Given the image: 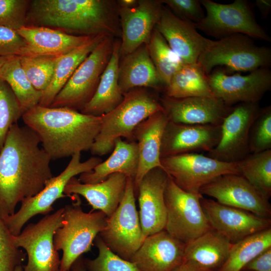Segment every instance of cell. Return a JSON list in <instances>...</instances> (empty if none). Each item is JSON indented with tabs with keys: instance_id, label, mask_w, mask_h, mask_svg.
Listing matches in <instances>:
<instances>
[{
	"instance_id": "cell-26",
	"label": "cell",
	"mask_w": 271,
	"mask_h": 271,
	"mask_svg": "<svg viewBox=\"0 0 271 271\" xmlns=\"http://www.w3.org/2000/svg\"><path fill=\"white\" fill-rule=\"evenodd\" d=\"M127 177L114 173L105 180L95 184H84L75 177L68 183L64 190L67 196H83L92 207V211H100L107 217L115 211L124 196Z\"/></svg>"
},
{
	"instance_id": "cell-34",
	"label": "cell",
	"mask_w": 271,
	"mask_h": 271,
	"mask_svg": "<svg viewBox=\"0 0 271 271\" xmlns=\"http://www.w3.org/2000/svg\"><path fill=\"white\" fill-rule=\"evenodd\" d=\"M269 247L270 228L232 243L226 260L218 271H242L247 263Z\"/></svg>"
},
{
	"instance_id": "cell-46",
	"label": "cell",
	"mask_w": 271,
	"mask_h": 271,
	"mask_svg": "<svg viewBox=\"0 0 271 271\" xmlns=\"http://www.w3.org/2000/svg\"><path fill=\"white\" fill-rule=\"evenodd\" d=\"M255 4L259 10L262 17L265 19L269 15L271 10V1L256 0Z\"/></svg>"
},
{
	"instance_id": "cell-23",
	"label": "cell",
	"mask_w": 271,
	"mask_h": 271,
	"mask_svg": "<svg viewBox=\"0 0 271 271\" xmlns=\"http://www.w3.org/2000/svg\"><path fill=\"white\" fill-rule=\"evenodd\" d=\"M185 246L164 229L146 237L130 261L141 271H175L184 262Z\"/></svg>"
},
{
	"instance_id": "cell-19",
	"label": "cell",
	"mask_w": 271,
	"mask_h": 271,
	"mask_svg": "<svg viewBox=\"0 0 271 271\" xmlns=\"http://www.w3.org/2000/svg\"><path fill=\"white\" fill-rule=\"evenodd\" d=\"M221 125L187 124L169 120L163 134L161 159L186 153L209 152L218 144Z\"/></svg>"
},
{
	"instance_id": "cell-3",
	"label": "cell",
	"mask_w": 271,
	"mask_h": 271,
	"mask_svg": "<svg viewBox=\"0 0 271 271\" xmlns=\"http://www.w3.org/2000/svg\"><path fill=\"white\" fill-rule=\"evenodd\" d=\"M111 3L104 0H33L27 25L61 29L77 36L116 35Z\"/></svg>"
},
{
	"instance_id": "cell-21",
	"label": "cell",
	"mask_w": 271,
	"mask_h": 271,
	"mask_svg": "<svg viewBox=\"0 0 271 271\" xmlns=\"http://www.w3.org/2000/svg\"><path fill=\"white\" fill-rule=\"evenodd\" d=\"M155 28L185 64L196 63L213 41L201 35L193 23L179 18L164 6Z\"/></svg>"
},
{
	"instance_id": "cell-25",
	"label": "cell",
	"mask_w": 271,
	"mask_h": 271,
	"mask_svg": "<svg viewBox=\"0 0 271 271\" xmlns=\"http://www.w3.org/2000/svg\"><path fill=\"white\" fill-rule=\"evenodd\" d=\"M169 119L164 110L151 115L134 129L133 140L137 143L139 164L134 178L135 195L138 186L145 175L157 167L162 168L161 163V147L165 127Z\"/></svg>"
},
{
	"instance_id": "cell-50",
	"label": "cell",
	"mask_w": 271,
	"mask_h": 271,
	"mask_svg": "<svg viewBox=\"0 0 271 271\" xmlns=\"http://www.w3.org/2000/svg\"><path fill=\"white\" fill-rule=\"evenodd\" d=\"M8 57L0 56V69L7 61Z\"/></svg>"
},
{
	"instance_id": "cell-2",
	"label": "cell",
	"mask_w": 271,
	"mask_h": 271,
	"mask_svg": "<svg viewBox=\"0 0 271 271\" xmlns=\"http://www.w3.org/2000/svg\"><path fill=\"white\" fill-rule=\"evenodd\" d=\"M22 118L25 124L36 132L42 148L51 160L90 151L102 122V116L39 104L24 113Z\"/></svg>"
},
{
	"instance_id": "cell-11",
	"label": "cell",
	"mask_w": 271,
	"mask_h": 271,
	"mask_svg": "<svg viewBox=\"0 0 271 271\" xmlns=\"http://www.w3.org/2000/svg\"><path fill=\"white\" fill-rule=\"evenodd\" d=\"M64 207L45 215L36 223H31L21 232L12 236L16 247L23 248L28 256L23 271H59L61 263L53 238L61 227Z\"/></svg>"
},
{
	"instance_id": "cell-13",
	"label": "cell",
	"mask_w": 271,
	"mask_h": 271,
	"mask_svg": "<svg viewBox=\"0 0 271 271\" xmlns=\"http://www.w3.org/2000/svg\"><path fill=\"white\" fill-rule=\"evenodd\" d=\"M161 163L178 186L196 194H201L203 186L220 176L240 174L238 162H222L196 153L161 158Z\"/></svg>"
},
{
	"instance_id": "cell-32",
	"label": "cell",
	"mask_w": 271,
	"mask_h": 271,
	"mask_svg": "<svg viewBox=\"0 0 271 271\" xmlns=\"http://www.w3.org/2000/svg\"><path fill=\"white\" fill-rule=\"evenodd\" d=\"M165 96L175 98L190 97L216 98L207 75L196 63L184 64L173 76L165 88Z\"/></svg>"
},
{
	"instance_id": "cell-15",
	"label": "cell",
	"mask_w": 271,
	"mask_h": 271,
	"mask_svg": "<svg viewBox=\"0 0 271 271\" xmlns=\"http://www.w3.org/2000/svg\"><path fill=\"white\" fill-rule=\"evenodd\" d=\"M258 102H242L233 107L221 125V137L208 156L227 162H238L250 154L249 134L259 111Z\"/></svg>"
},
{
	"instance_id": "cell-30",
	"label": "cell",
	"mask_w": 271,
	"mask_h": 271,
	"mask_svg": "<svg viewBox=\"0 0 271 271\" xmlns=\"http://www.w3.org/2000/svg\"><path fill=\"white\" fill-rule=\"evenodd\" d=\"M123 57L119 63L118 74L119 85L123 94L137 88L159 89L164 87L150 58L147 45H142Z\"/></svg>"
},
{
	"instance_id": "cell-44",
	"label": "cell",
	"mask_w": 271,
	"mask_h": 271,
	"mask_svg": "<svg viewBox=\"0 0 271 271\" xmlns=\"http://www.w3.org/2000/svg\"><path fill=\"white\" fill-rule=\"evenodd\" d=\"M26 45V42L16 30L0 27V56H21Z\"/></svg>"
},
{
	"instance_id": "cell-14",
	"label": "cell",
	"mask_w": 271,
	"mask_h": 271,
	"mask_svg": "<svg viewBox=\"0 0 271 271\" xmlns=\"http://www.w3.org/2000/svg\"><path fill=\"white\" fill-rule=\"evenodd\" d=\"M207 77L215 97L229 106L242 102H258L271 88V71L266 67L242 75L230 74L218 67Z\"/></svg>"
},
{
	"instance_id": "cell-12",
	"label": "cell",
	"mask_w": 271,
	"mask_h": 271,
	"mask_svg": "<svg viewBox=\"0 0 271 271\" xmlns=\"http://www.w3.org/2000/svg\"><path fill=\"white\" fill-rule=\"evenodd\" d=\"M133 180L127 178L123 198L98 234L105 245L121 258L130 261L145 237L135 200Z\"/></svg>"
},
{
	"instance_id": "cell-42",
	"label": "cell",
	"mask_w": 271,
	"mask_h": 271,
	"mask_svg": "<svg viewBox=\"0 0 271 271\" xmlns=\"http://www.w3.org/2000/svg\"><path fill=\"white\" fill-rule=\"evenodd\" d=\"M27 0H0V27L17 31L27 25Z\"/></svg>"
},
{
	"instance_id": "cell-24",
	"label": "cell",
	"mask_w": 271,
	"mask_h": 271,
	"mask_svg": "<svg viewBox=\"0 0 271 271\" xmlns=\"http://www.w3.org/2000/svg\"><path fill=\"white\" fill-rule=\"evenodd\" d=\"M17 31L26 44L21 56H60L94 37L77 36L58 29L31 25H26Z\"/></svg>"
},
{
	"instance_id": "cell-4",
	"label": "cell",
	"mask_w": 271,
	"mask_h": 271,
	"mask_svg": "<svg viewBox=\"0 0 271 271\" xmlns=\"http://www.w3.org/2000/svg\"><path fill=\"white\" fill-rule=\"evenodd\" d=\"M163 110L160 99L145 88H135L124 93L122 101L102 115L100 129L91 147V153L98 156L109 153L119 138L133 141L136 127L151 115Z\"/></svg>"
},
{
	"instance_id": "cell-43",
	"label": "cell",
	"mask_w": 271,
	"mask_h": 271,
	"mask_svg": "<svg viewBox=\"0 0 271 271\" xmlns=\"http://www.w3.org/2000/svg\"><path fill=\"white\" fill-rule=\"evenodd\" d=\"M161 2L177 17L194 24L200 22L205 16L200 1L162 0Z\"/></svg>"
},
{
	"instance_id": "cell-52",
	"label": "cell",
	"mask_w": 271,
	"mask_h": 271,
	"mask_svg": "<svg viewBox=\"0 0 271 271\" xmlns=\"http://www.w3.org/2000/svg\"><path fill=\"white\" fill-rule=\"evenodd\" d=\"M60 271V270H59ZM68 271H70V270H68Z\"/></svg>"
},
{
	"instance_id": "cell-49",
	"label": "cell",
	"mask_w": 271,
	"mask_h": 271,
	"mask_svg": "<svg viewBox=\"0 0 271 271\" xmlns=\"http://www.w3.org/2000/svg\"><path fill=\"white\" fill-rule=\"evenodd\" d=\"M137 0H120L118 1L119 7L124 8H130L136 5Z\"/></svg>"
},
{
	"instance_id": "cell-28",
	"label": "cell",
	"mask_w": 271,
	"mask_h": 271,
	"mask_svg": "<svg viewBox=\"0 0 271 271\" xmlns=\"http://www.w3.org/2000/svg\"><path fill=\"white\" fill-rule=\"evenodd\" d=\"M120 42L113 43L111 55L103 71L96 90L91 100L80 112L93 116H102L113 109L123 100L119 85L118 74Z\"/></svg>"
},
{
	"instance_id": "cell-8",
	"label": "cell",
	"mask_w": 271,
	"mask_h": 271,
	"mask_svg": "<svg viewBox=\"0 0 271 271\" xmlns=\"http://www.w3.org/2000/svg\"><path fill=\"white\" fill-rule=\"evenodd\" d=\"M102 162L101 158L94 156L81 162V153L72 156L68 165L60 174L53 177L39 193L22 202L17 212L3 218L12 234H19L26 223L37 215L49 214L53 210V205L56 201L67 197L64 190L72 178L91 171Z\"/></svg>"
},
{
	"instance_id": "cell-22",
	"label": "cell",
	"mask_w": 271,
	"mask_h": 271,
	"mask_svg": "<svg viewBox=\"0 0 271 271\" xmlns=\"http://www.w3.org/2000/svg\"><path fill=\"white\" fill-rule=\"evenodd\" d=\"M160 100L169 121L187 124L221 125L233 108L217 98H175L165 95Z\"/></svg>"
},
{
	"instance_id": "cell-47",
	"label": "cell",
	"mask_w": 271,
	"mask_h": 271,
	"mask_svg": "<svg viewBox=\"0 0 271 271\" xmlns=\"http://www.w3.org/2000/svg\"><path fill=\"white\" fill-rule=\"evenodd\" d=\"M70 270V271H87L84 265L82 256L75 260Z\"/></svg>"
},
{
	"instance_id": "cell-10",
	"label": "cell",
	"mask_w": 271,
	"mask_h": 271,
	"mask_svg": "<svg viewBox=\"0 0 271 271\" xmlns=\"http://www.w3.org/2000/svg\"><path fill=\"white\" fill-rule=\"evenodd\" d=\"M202 197L185 191L169 176L164 191L165 230L185 244L212 229L201 205Z\"/></svg>"
},
{
	"instance_id": "cell-7",
	"label": "cell",
	"mask_w": 271,
	"mask_h": 271,
	"mask_svg": "<svg viewBox=\"0 0 271 271\" xmlns=\"http://www.w3.org/2000/svg\"><path fill=\"white\" fill-rule=\"evenodd\" d=\"M206 14L198 23L197 30L218 39L235 34L270 42L271 38L256 20L250 3L246 0H235L229 4L211 0L200 1Z\"/></svg>"
},
{
	"instance_id": "cell-9",
	"label": "cell",
	"mask_w": 271,
	"mask_h": 271,
	"mask_svg": "<svg viewBox=\"0 0 271 271\" xmlns=\"http://www.w3.org/2000/svg\"><path fill=\"white\" fill-rule=\"evenodd\" d=\"M112 37H105L81 63L50 106L80 111L93 96L112 52Z\"/></svg>"
},
{
	"instance_id": "cell-5",
	"label": "cell",
	"mask_w": 271,
	"mask_h": 271,
	"mask_svg": "<svg viewBox=\"0 0 271 271\" xmlns=\"http://www.w3.org/2000/svg\"><path fill=\"white\" fill-rule=\"evenodd\" d=\"M76 198V201L64 207L62 225L54 236L55 249L63 252L60 271L69 270L76 260L91 250L93 241L106 224L107 217L103 212H84L80 198Z\"/></svg>"
},
{
	"instance_id": "cell-31",
	"label": "cell",
	"mask_w": 271,
	"mask_h": 271,
	"mask_svg": "<svg viewBox=\"0 0 271 271\" xmlns=\"http://www.w3.org/2000/svg\"><path fill=\"white\" fill-rule=\"evenodd\" d=\"M106 36L97 35L90 41L57 59L52 80L42 92L39 105L48 107L81 63Z\"/></svg>"
},
{
	"instance_id": "cell-37",
	"label": "cell",
	"mask_w": 271,
	"mask_h": 271,
	"mask_svg": "<svg viewBox=\"0 0 271 271\" xmlns=\"http://www.w3.org/2000/svg\"><path fill=\"white\" fill-rule=\"evenodd\" d=\"M19 57L22 67L31 84L37 90L44 91L52 80L59 56Z\"/></svg>"
},
{
	"instance_id": "cell-35",
	"label": "cell",
	"mask_w": 271,
	"mask_h": 271,
	"mask_svg": "<svg viewBox=\"0 0 271 271\" xmlns=\"http://www.w3.org/2000/svg\"><path fill=\"white\" fill-rule=\"evenodd\" d=\"M147 46L159 79L165 88L185 63L155 28Z\"/></svg>"
},
{
	"instance_id": "cell-17",
	"label": "cell",
	"mask_w": 271,
	"mask_h": 271,
	"mask_svg": "<svg viewBox=\"0 0 271 271\" xmlns=\"http://www.w3.org/2000/svg\"><path fill=\"white\" fill-rule=\"evenodd\" d=\"M200 203L212 229L234 243L250 235L270 228L269 219L228 206L202 196Z\"/></svg>"
},
{
	"instance_id": "cell-39",
	"label": "cell",
	"mask_w": 271,
	"mask_h": 271,
	"mask_svg": "<svg viewBox=\"0 0 271 271\" xmlns=\"http://www.w3.org/2000/svg\"><path fill=\"white\" fill-rule=\"evenodd\" d=\"M23 114L20 104L10 86L0 79V152L10 128Z\"/></svg>"
},
{
	"instance_id": "cell-53",
	"label": "cell",
	"mask_w": 271,
	"mask_h": 271,
	"mask_svg": "<svg viewBox=\"0 0 271 271\" xmlns=\"http://www.w3.org/2000/svg\"><path fill=\"white\" fill-rule=\"evenodd\" d=\"M245 271H247V270H245Z\"/></svg>"
},
{
	"instance_id": "cell-1",
	"label": "cell",
	"mask_w": 271,
	"mask_h": 271,
	"mask_svg": "<svg viewBox=\"0 0 271 271\" xmlns=\"http://www.w3.org/2000/svg\"><path fill=\"white\" fill-rule=\"evenodd\" d=\"M35 131L17 123L0 152V215L16 212L19 203L39 193L53 177L51 159Z\"/></svg>"
},
{
	"instance_id": "cell-45",
	"label": "cell",
	"mask_w": 271,
	"mask_h": 271,
	"mask_svg": "<svg viewBox=\"0 0 271 271\" xmlns=\"http://www.w3.org/2000/svg\"><path fill=\"white\" fill-rule=\"evenodd\" d=\"M271 271V247L254 257L243 268L242 271Z\"/></svg>"
},
{
	"instance_id": "cell-36",
	"label": "cell",
	"mask_w": 271,
	"mask_h": 271,
	"mask_svg": "<svg viewBox=\"0 0 271 271\" xmlns=\"http://www.w3.org/2000/svg\"><path fill=\"white\" fill-rule=\"evenodd\" d=\"M238 165L240 175L268 200L271 196V150L250 153Z\"/></svg>"
},
{
	"instance_id": "cell-38",
	"label": "cell",
	"mask_w": 271,
	"mask_h": 271,
	"mask_svg": "<svg viewBox=\"0 0 271 271\" xmlns=\"http://www.w3.org/2000/svg\"><path fill=\"white\" fill-rule=\"evenodd\" d=\"M98 250L94 259L83 257L87 271H141L131 261L126 260L113 253L98 235L94 239Z\"/></svg>"
},
{
	"instance_id": "cell-29",
	"label": "cell",
	"mask_w": 271,
	"mask_h": 271,
	"mask_svg": "<svg viewBox=\"0 0 271 271\" xmlns=\"http://www.w3.org/2000/svg\"><path fill=\"white\" fill-rule=\"evenodd\" d=\"M112 151L108 159L98 164L91 171L80 174L79 181L84 184L97 183L114 173L124 174L134 181L139 164L137 143L119 138L115 142Z\"/></svg>"
},
{
	"instance_id": "cell-6",
	"label": "cell",
	"mask_w": 271,
	"mask_h": 271,
	"mask_svg": "<svg viewBox=\"0 0 271 271\" xmlns=\"http://www.w3.org/2000/svg\"><path fill=\"white\" fill-rule=\"evenodd\" d=\"M197 63L208 75L214 68H224L227 73L251 72L271 65V49L256 45L253 39L235 34L217 40L200 55Z\"/></svg>"
},
{
	"instance_id": "cell-33",
	"label": "cell",
	"mask_w": 271,
	"mask_h": 271,
	"mask_svg": "<svg viewBox=\"0 0 271 271\" xmlns=\"http://www.w3.org/2000/svg\"><path fill=\"white\" fill-rule=\"evenodd\" d=\"M0 79L10 86L23 114L39 104L42 92L36 89L27 78L20 63L19 56L8 58L0 69Z\"/></svg>"
},
{
	"instance_id": "cell-41",
	"label": "cell",
	"mask_w": 271,
	"mask_h": 271,
	"mask_svg": "<svg viewBox=\"0 0 271 271\" xmlns=\"http://www.w3.org/2000/svg\"><path fill=\"white\" fill-rule=\"evenodd\" d=\"M12 236L0 215V271H15L26 258V253L16 246Z\"/></svg>"
},
{
	"instance_id": "cell-16",
	"label": "cell",
	"mask_w": 271,
	"mask_h": 271,
	"mask_svg": "<svg viewBox=\"0 0 271 271\" xmlns=\"http://www.w3.org/2000/svg\"><path fill=\"white\" fill-rule=\"evenodd\" d=\"M200 193L213 197L217 202L269 219L270 205L266 199L240 174L220 176L203 186Z\"/></svg>"
},
{
	"instance_id": "cell-48",
	"label": "cell",
	"mask_w": 271,
	"mask_h": 271,
	"mask_svg": "<svg viewBox=\"0 0 271 271\" xmlns=\"http://www.w3.org/2000/svg\"><path fill=\"white\" fill-rule=\"evenodd\" d=\"M175 271H206L198 268L187 262H184Z\"/></svg>"
},
{
	"instance_id": "cell-51",
	"label": "cell",
	"mask_w": 271,
	"mask_h": 271,
	"mask_svg": "<svg viewBox=\"0 0 271 271\" xmlns=\"http://www.w3.org/2000/svg\"><path fill=\"white\" fill-rule=\"evenodd\" d=\"M15 271H23V266H22V265L18 266L16 268Z\"/></svg>"
},
{
	"instance_id": "cell-40",
	"label": "cell",
	"mask_w": 271,
	"mask_h": 271,
	"mask_svg": "<svg viewBox=\"0 0 271 271\" xmlns=\"http://www.w3.org/2000/svg\"><path fill=\"white\" fill-rule=\"evenodd\" d=\"M250 153L271 150V106L260 108L249 134Z\"/></svg>"
},
{
	"instance_id": "cell-18",
	"label": "cell",
	"mask_w": 271,
	"mask_h": 271,
	"mask_svg": "<svg viewBox=\"0 0 271 271\" xmlns=\"http://www.w3.org/2000/svg\"><path fill=\"white\" fill-rule=\"evenodd\" d=\"M163 7L161 1L157 0H140L130 8L119 7L122 36L120 55L123 57L148 44Z\"/></svg>"
},
{
	"instance_id": "cell-27",
	"label": "cell",
	"mask_w": 271,
	"mask_h": 271,
	"mask_svg": "<svg viewBox=\"0 0 271 271\" xmlns=\"http://www.w3.org/2000/svg\"><path fill=\"white\" fill-rule=\"evenodd\" d=\"M232 244L211 229L186 244L184 262L206 271H218L226 260Z\"/></svg>"
},
{
	"instance_id": "cell-20",
	"label": "cell",
	"mask_w": 271,
	"mask_h": 271,
	"mask_svg": "<svg viewBox=\"0 0 271 271\" xmlns=\"http://www.w3.org/2000/svg\"><path fill=\"white\" fill-rule=\"evenodd\" d=\"M168 177L163 168H155L145 175L137 188L139 216L145 238L165 229L167 211L164 191Z\"/></svg>"
}]
</instances>
